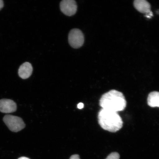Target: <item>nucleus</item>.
<instances>
[{
    "label": "nucleus",
    "mask_w": 159,
    "mask_h": 159,
    "mask_svg": "<svg viewBox=\"0 0 159 159\" xmlns=\"http://www.w3.org/2000/svg\"><path fill=\"white\" fill-rule=\"evenodd\" d=\"M126 104L123 93L115 89L105 93L99 100V105L102 109L116 112L124 111Z\"/></svg>",
    "instance_id": "f257e3e1"
},
{
    "label": "nucleus",
    "mask_w": 159,
    "mask_h": 159,
    "mask_svg": "<svg viewBox=\"0 0 159 159\" xmlns=\"http://www.w3.org/2000/svg\"><path fill=\"white\" fill-rule=\"evenodd\" d=\"M98 117L99 125L105 130L116 132L122 128L123 120L118 112L102 108Z\"/></svg>",
    "instance_id": "f03ea898"
},
{
    "label": "nucleus",
    "mask_w": 159,
    "mask_h": 159,
    "mask_svg": "<svg viewBox=\"0 0 159 159\" xmlns=\"http://www.w3.org/2000/svg\"><path fill=\"white\" fill-rule=\"evenodd\" d=\"M3 121L9 130L14 132H17L25 128V125L20 117L12 115H6L3 117Z\"/></svg>",
    "instance_id": "7ed1b4c3"
},
{
    "label": "nucleus",
    "mask_w": 159,
    "mask_h": 159,
    "mask_svg": "<svg viewBox=\"0 0 159 159\" xmlns=\"http://www.w3.org/2000/svg\"><path fill=\"white\" fill-rule=\"evenodd\" d=\"M68 41L69 44L73 48H80L84 44V34L80 30L77 29H72L69 33Z\"/></svg>",
    "instance_id": "20e7f679"
},
{
    "label": "nucleus",
    "mask_w": 159,
    "mask_h": 159,
    "mask_svg": "<svg viewBox=\"0 0 159 159\" xmlns=\"http://www.w3.org/2000/svg\"><path fill=\"white\" fill-rule=\"evenodd\" d=\"M60 7L61 11L69 16L74 15L77 11V3L74 0H63L61 2Z\"/></svg>",
    "instance_id": "39448f33"
},
{
    "label": "nucleus",
    "mask_w": 159,
    "mask_h": 159,
    "mask_svg": "<svg viewBox=\"0 0 159 159\" xmlns=\"http://www.w3.org/2000/svg\"><path fill=\"white\" fill-rule=\"evenodd\" d=\"M17 104L12 100L3 99L0 100V112L8 114L16 112L17 110Z\"/></svg>",
    "instance_id": "423d86ee"
},
{
    "label": "nucleus",
    "mask_w": 159,
    "mask_h": 159,
    "mask_svg": "<svg viewBox=\"0 0 159 159\" xmlns=\"http://www.w3.org/2000/svg\"><path fill=\"white\" fill-rule=\"evenodd\" d=\"M33 70V67L31 63L25 62L19 67L18 71L19 76L23 79H27L31 76Z\"/></svg>",
    "instance_id": "0eeeda50"
},
{
    "label": "nucleus",
    "mask_w": 159,
    "mask_h": 159,
    "mask_svg": "<svg viewBox=\"0 0 159 159\" xmlns=\"http://www.w3.org/2000/svg\"><path fill=\"white\" fill-rule=\"evenodd\" d=\"M135 8L140 13L148 14L151 12V5L146 0H136L134 2Z\"/></svg>",
    "instance_id": "6e6552de"
},
{
    "label": "nucleus",
    "mask_w": 159,
    "mask_h": 159,
    "mask_svg": "<svg viewBox=\"0 0 159 159\" xmlns=\"http://www.w3.org/2000/svg\"><path fill=\"white\" fill-rule=\"evenodd\" d=\"M148 103L149 106L152 108L159 107V92L153 91L150 93L148 95Z\"/></svg>",
    "instance_id": "1a4fd4ad"
},
{
    "label": "nucleus",
    "mask_w": 159,
    "mask_h": 159,
    "mask_svg": "<svg viewBox=\"0 0 159 159\" xmlns=\"http://www.w3.org/2000/svg\"><path fill=\"white\" fill-rule=\"evenodd\" d=\"M119 158H120V155L118 153L113 152L109 154L105 159H119Z\"/></svg>",
    "instance_id": "9d476101"
},
{
    "label": "nucleus",
    "mask_w": 159,
    "mask_h": 159,
    "mask_svg": "<svg viewBox=\"0 0 159 159\" xmlns=\"http://www.w3.org/2000/svg\"><path fill=\"white\" fill-rule=\"evenodd\" d=\"M70 159H80L79 155L75 154L71 156Z\"/></svg>",
    "instance_id": "9b49d317"
},
{
    "label": "nucleus",
    "mask_w": 159,
    "mask_h": 159,
    "mask_svg": "<svg viewBox=\"0 0 159 159\" xmlns=\"http://www.w3.org/2000/svg\"><path fill=\"white\" fill-rule=\"evenodd\" d=\"M84 107V104L82 103H80L77 105V108L79 109H82Z\"/></svg>",
    "instance_id": "f8f14e48"
},
{
    "label": "nucleus",
    "mask_w": 159,
    "mask_h": 159,
    "mask_svg": "<svg viewBox=\"0 0 159 159\" xmlns=\"http://www.w3.org/2000/svg\"><path fill=\"white\" fill-rule=\"evenodd\" d=\"M4 3L3 1L2 0H0V10H1L3 7Z\"/></svg>",
    "instance_id": "ddd939ff"
},
{
    "label": "nucleus",
    "mask_w": 159,
    "mask_h": 159,
    "mask_svg": "<svg viewBox=\"0 0 159 159\" xmlns=\"http://www.w3.org/2000/svg\"><path fill=\"white\" fill-rule=\"evenodd\" d=\"M18 159H30V158L27 157H21L19 158Z\"/></svg>",
    "instance_id": "4468645a"
}]
</instances>
